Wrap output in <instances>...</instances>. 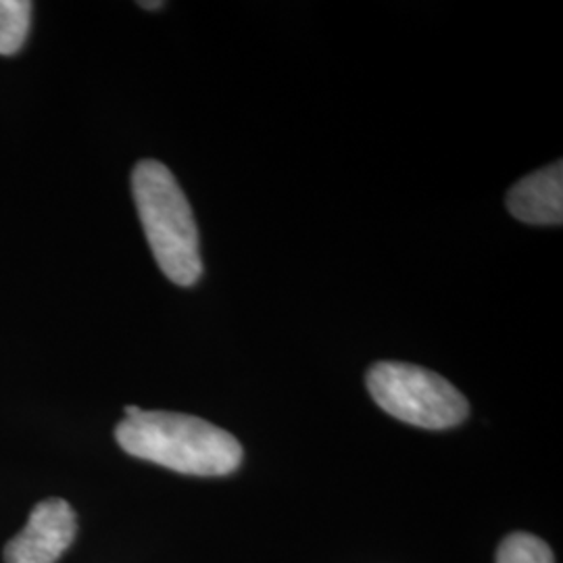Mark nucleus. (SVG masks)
Masks as SVG:
<instances>
[{
  "instance_id": "obj_1",
  "label": "nucleus",
  "mask_w": 563,
  "mask_h": 563,
  "mask_svg": "<svg viewBox=\"0 0 563 563\" xmlns=\"http://www.w3.org/2000/svg\"><path fill=\"white\" fill-rule=\"evenodd\" d=\"M115 439L128 455L188 476H228L242 462L230 432L184 413L141 411L118 423Z\"/></svg>"
},
{
  "instance_id": "obj_2",
  "label": "nucleus",
  "mask_w": 563,
  "mask_h": 563,
  "mask_svg": "<svg viewBox=\"0 0 563 563\" xmlns=\"http://www.w3.org/2000/svg\"><path fill=\"white\" fill-rule=\"evenodd\" d=\"M132 195L163 274L178 286L197 284L202 274L199 228L174 174L163 163L144 159L132 172Z\"/></svg>"
},
{
  "instance_id": "obj_3",
  "label": "nucleus",
  "mask_w": 563,
  "mask_h": 563,
  "mask_svg": "<svg viewBox=\"0 0 563 563\" xmlns=\"http://www.w3.org/2000/svg\"><path fill=\"white\" fill-rule=\"evenodd\" d=\"M367 388L388 416L426 430L453 428L470 411L453 384L411 363H376L367 372Z\"/></svg>"
},
{
  "instance_id": "obj_4",
  "label": "nucleus",
  "mask_w": 563,
  "mask_h": 563,
  "mask_svg": "<svg viewBox=\"0 0 563 563\" xmlns=\"http://www.w3.org/2000/svg\"><path fill=\"white\" fill-rule=\"evenodd\" d=\"M78 520L74 507L63 499L36 505L18 537L4 547L7 563H57L76 539Z\"/></svg>"
},
{
  "instance_id": "obj_5",
  "label": "nucleus",
  "mask_w": 563,
  "mask_h": 563,
  "mask_svg": "<svg viewBox=\"0 0 563 563\" xmlns=\"http://www.w3.org/2000/svg\"><path fill=\"white\" fill-rule=\"evenodd\" d=\"M507 209L523 223L560 225L563 222V163H551L518 181L507 195Z\"/></svg>"
},
{
  "instance_id": "obj_6",
  "label": "nucleus",
  "mask_w": 563,
  "mask_h": 563,
  "mask_svg": "<svg viewBox=\"0 0 563 563\" xmlns=\"http://www.w3.org/2000/svg\"><path fill=\"white\" fill-rule=\"evenodd\" d=\"M32 2L0 0V55L11 57L20 53L30 32Z\"/></svg>"
},
{
  "instance_id": "obj_7",
  "label": "nucleus",
  "mask_w": 563,
  "mask_h": 563,
  "mask_svg": "<svg viewBox=\"0 0 563 563\" xmlns=\"http://www.w3.org/2000/svg\"><path fill=\"white\" fill-rule=\"evenodd\" d=\"M497 563H553V553L541 539L516 532L499 547Z\"/></svg>"
},
{
  "instance_id": "obj_8",
  "label": "nucleus",
  "mask_w": 563,
  "mask_h": 563,
  "mask_svg": "<svg viewBox=\"0 0 563 563\" xmlns=\"http://www.w3.org/2000/svg\"><path fill=\"white\" fill-rule=\"evenodd\" d=\"M144 9H162L163 2H139Z\"/></svg>"
}]
</instances>
